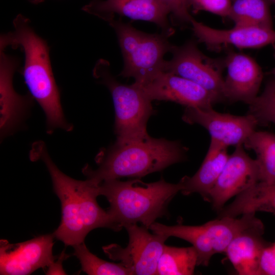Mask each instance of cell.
Masks as SVG:
<instances>
[{"mask_svg": "<svg viewBox=\"0 0 275 275\" xmlns=\"http://www.w3.org/2000/svg\"><path fill=\"white\" fill-rule=\"evenodd\" d=\"M34 154L45 163L61 202V222L53 233L54 237L66 245L74 246L84 242L94 229L107 228L118 231L107 211L97 202L99 184L88 179L77 180L63 173L42 144L34 147Z\"/></svg>", "mask_w": 275, "mask_h": 275, "instance_id": "obj_1", "label": "cell"}, {"mask_svg": "<svg viewBox=\"0 0 275 275\" xmlns=\"http://www.w3.org/2000/svg\"><path fill=\"white\" fill-rule=\"evenodd\" d=\"M13 25V31L1 35L0 47L19 48L24 53L21 72L31 96L45 114L47 132L51 133L57 128L71 130L72 126L67 122L63 112L47 43L36 34L30 20L22 14L16 16Z\"/></svg>", "mask_w": 275, "mask_h": 275, "instance_id": "obj_2", "label": "cell"}, {"mask_svg": "<svg viewBox=\"0 0 275 275\" xmlns=\"http://www.w3.org/2000/svg\"><path fill=\"white\" fill-rule=\"evenodd\" d=\"M187 150L178 141L150 136L141 141H116L97 156L96 170L87 164L82 171L98 184L124 177L140 178L185 160Z\"/></svg>", "mask_w": 275, "mask_h": 275, "instance_id": "obj_3", "label": "cell"}, {"mask_svg": "<svg viewBox=\"0 0 275 275\" xmlns=\"http://www.w3.org/2000/svg\"><path fill=\"white\" fill-rule=\"evenodd\" d=\"M182 188L180 181L171 183L163 178L151 183L138 178L125 181L117 179L102 182L99 193L108 201L107 211L119 231L137 223L149 229L156 219L167 215L169 204Z\"/></svg>", "mask_w": 275, "mask_h": 275, "instance_id": "obj_4", "label": "cell"}, {"mask_svg": "<svg viewBox=\"0 0 275 275\" xmlns=\"http://www.w3.org/2000/svg\"><path fill=\"white\" fill-rule=\"evenodd\" d=\"M255 213L244 214L239 218H217L199 226H167L154 222L149 229L154 234L189 242L197 252L198 265L207 266L211 257L216 254L225 253L237 235L251 229L264 227Z\"/></svg>", "mask_w": 275, "mask_h": 275, "instance_id": "obj_5", "label": "cell"}, {"mask_svg": "<svg viewBox=\"0 0 275 275\" xmlns=\"http://www.w3.org/2000/svg\"><path fill=\"white\" fill-rule=\"evenodd\" d=\"M107 22L116 33L124 60L120 76L132 77L133 83L139 85L163 71L164 56L173 46L168 41L169 35L148 34L121 19Z\"/></svg>", "mask_w": 275, "mask_h": 275, "instance_id": "obj_6", "label": "cell"}, {"mask_svg": "<svg viewBox=\"0 0 275 275\" xmlns=\"http://www.w3.org/2000/svg\"><path fill=\"white\" fill-rule=\"evenodd\" d=\"M94 76L109 91L115 111V131L117 142H126L145 140L150 135L147 123L154 109L150 101L133 83H120L113 76L109 64L100 59L93 70Z\"/></svg>", "mask_w": 275, "mask_h": 275, "instance_id": "obj_7", "label": "cell"}, {"mask_svg": "<svg viewBox=\"0 0 275 275\" xmlns=\"http://www.w3.org/2000/svg\"><path fill=\"white\" fill-rule=\"evenodd\" d=\"M172 58L165 61L163 71L189 79L213 94L219 101L225 100L223 59L208 58L193 41L180 46L173 45Z\"/></svg>", "mask_w": 275, "mask_h": 275, "instance_id": "obj_8", "label": "cell"}, {"mask_svg": "<svg viewBox=\"0 0 275 275\" xmlns=\"http://www.w3.org/2000/svg\"><path fill=\"white\" fill-rule=\"evenodd\" d=\"M124 228L128 234L127 245L123 248L118 244H108L102 247L104 253L110 259L120 261L133 275L157 274L158 262L168 238L152 234L148 228L137 224Z\"/></svg>", "mask_w": 275, "mask_h": 275, "instance_id": "obj_9", "label": "cell"}, {"mask_svg": "<svg viewBox=\"0 0 275 275\" xmlns=\"http://www.w3.org/2000/svg\"><path fill=\"white\" fill-rule=\"evenodd\" d=\"M134 84L151 101H172L186 107L202 109L212 108L219 102L216 96L200 85L167 71L159 72L142 85Z\"/></svg>", "mask_w": 275, "mask_h": 275, "instance_id": "obj_10", "label": "cell"}, {"mask_svg": "<svg viewBox=\"0 0 275 275\" xmlns=\"http://www.w3.org/2000/svg\"><path fill=\"white\" fill-rule=\"evenodd\" d=\"M53 234L39 236L17 243L0 241V274H30L48 267L57 258L52 255Z\"/></svg>", "mask_w": 275, "mask_h": 275, "instance_id": "obj_11", "label": "cell"}, {"mask_svg": "<svg viewBox=\"0 0 275 275\" xmlns=\"http://www.w3.org/2000/svg\"><path fill=\"white\" fill-rule=\"evenodd\" d=\"M259 181L257 159H252L247 154L243 145H237L210 190L208 201L211 202L213 208L219 211L230 199Z\"/></svg>", "mask_w": 275, "mask_h": 275, "instance_id": "obj_12", "label": "cell"}, {"mask_svg": "<svg viewBox=\"0 0 275 275\" xmlns=\"http://www.w3.org/2000/svg\"><path fill=\"white\" fill-rule=\"evenodd\" d=\"M182 119L187 123L201 125L209 132L211 140L227 147L243 145L259 125L249 113L235 116L216 112L212 108L186 107Z\"/></svg>", "mask_w": 275, "mask_h": 275, "instance_id": "obj_13", "label": "cell"}, {"mask_svg": "<svg viewBox=\"0 0 275 275\" xmlns=\"http://www.w3.org/2000/svg\"><path fill=\"white\" fill-rule=\"evenodd\" d=\"M82 10L106 22L117 14L154 23L169 36L173 32L168 20L169 12L160 0H92Z\"/></svg>", "mask_w": 275, "mask_h": 275, "instance_id": "obj_14", "label": "cell"}, {"mask_svg": "<svg viewBox=\"0 0 275 275\" xmlns=\"http://www.w3.org/2000/svg\"><path fill=\"white\" fill-rule=\"evenodd\" d=\"M223 60L227 69L225 100L249 104L258 96L263 78L261 67L250 56L234 51L229 52Z\"/></svg>", "mask_w": 275, "mask_h": 275, "instance_id": "obj_15", "label": "cell"}, {"mask_svg": "<svg viewBox=\"0 0 275 275\" xmlns=\"http://www.w3.org/2000/svg\"><path fill=\"white\" fill-rule=\"evenodd\" d=\"M190 24L198 41L211 49H219L224 45L239 48H258L275 42L273 29L235 25L231 29L220 30L210 28L194 18Z\"/></svg>", "mask_w": 275, "mask_h": 275, "instance_id": "obj_16", "label": "cell"}, {"mask_svg": "<svg viewBox=\"0 0 275 275\" xmlns=\"http://www.w3.org/2000/svg\"><path fill=\"white\" fill-rule=\"evenodd\" d=\"M19 64V59L0 48L1 134H10L17 127L30 105L32 96L15 92L12 80Z\"/></svg>", "mask_w": 275, "mask_h": 275, "instance_id": "obj_17", "label": "cell"}, {"mask_svg": "<svg viewBox=\"0 0 275 275\" xmlns=\"http://www.w3.org/2000/svg\"><path fill=\"white\" fill-rule=\"evenodd\" d=\"M228 147L211 140L206 156L198 171L191 177L185 176L180 180L181 193L184 195L200 194L208 201L210 190L222 173L229 155Z\"/></svg>", "mask_w": 275, "mask_h": 275, "instance_id": "obj_18", "label": "cell"}, {"mask_svg": "<svg viewBox=\"0 0 275 275\" xmlns=\"http://www.w3.org/2000/svg\"><path fill=\"white\" fill-rule=\"evenodd\" d=\"M264 227L246 231L235 237L225 253L240 275H257L259 261L265 243L262 238Z\"/></svg>", "mask_w": 275, "mask_h": 275, "instance_id": "obj_19", "label": "cell"}, {"mask_svg": "<svg viewBox=\"0 0 275 275\" xmlns=\"http://www.w3.org/2000/svg\"><path fill=\"white\" fill-rule=\"evenodd\" d=\"M265 211L275 215V182H259L236 196L219 212L218 217H236L239 215Z\"/></svg>", "mask_w": 275, "mask_h": 275, "instance_id": "obj_20", "label": "cell"}, {"mask_svg": "<svg viewBox=\"0 0 275 275\" xmlns=\"http://www.w3.org/2000/svg\"><path fill=\"white\" fill-rule=\"evenodd\" d=\"M257 156L260 181L266 184L275 182V134L255 130L243 144Z\"/></svg>", "mask_w": 275, "mask_h": 275, "instance_id": "obj_21", "label": "cell"}, {"mask_svg": "<svg viewBox=\"0 0 275 275\" xmlns=\"http://www.w3.org/2000/svg\"><path fill=\"white\" fill-rule=\"evenodd\" d=\"M271 0H233L228 17L235 25L273 29L270 11Z\"/></svg>", "mask_w": 275, "mask_h": 275, "instance_id": "obj_22", "label": "cell"}, {"mask_svg": "<svg viewBox=\"0 0 275 275\" xmlns=\"http://www.w3.org/2000/svg\"><path fill=\"white\" fill-rule=\"evenodd\" d=\"M198 265V254L191 246L177 248L164 245L159 258L157 274L191 275Z\"/></svg>", "mask_w": 275, "mask_h": 275, "instance_id": "obj_23", "label": "cell"}, {"mask_svg": "<svg viewBox=\"0 0 275 275\" xmlns=\"http://www.w3.org/2000/svg\"><path fill=\"white\" fill-rule=\"evenodd\" d=\"M73 255L79 260L82 270L89 275H132L130 270L121 263L103 260L92 254L84 241L73 246Z\"/></svg>", "mask_w": 275, "mask_h": 275, "instance_id": "obj_24", "label": "cell"}, {"mask_svg": "<svg viewBox=\"0 0 275 275\" xmlns=\"http://www.w3.org/2000/svg\"><path fill=\"white\" fill-rule=\"evenodd\" d=\"M249 105V114L256 118L259 125L275 124V86L272 80L266 84L261 94Z\"/></svg>", "mask_w": 275, "mask_h": 275, "instance_id": "obj_25", "label": "cell"}, {"mask_svg": "<svg viewBox=\"0 0 275 275\" xmlns=\"http://www.w3.org/2000/svg\"><path fill=\"white\" fill-rule=\"evenodd\" d=\"M190 9L195 13L205 11L223 17H228L232 0H185Z\"/></svg>", "mask_w": 275, "mask_h": 275, "instance_id": "obj_26", "label": "cell"}, {"mask_svg": "<svg viewBox=\"0 0 275 275\" xmlns=\"http://www.w3.org/2000/svg\"><path fill=\"white\" fill-rule=\"evenodd\" d=\"M173 18L181 23H189L193 17L185 0H160Z\"/></svg>", "mask_w": 275, "mask_h": 275, "instance_id": "obj_27", "label": "cell"}, {"mask_svg": "<svg viewBox=\"0 0 275 275\" xmlns=\"http://www.w3.org/2000/svg\"><path fill=\"white\" fill-rule=\"evenodd\" d=\"M257 275H275V244L263 249L259 259Z\"/></svg>", "mask_w": 275, "mask_h": 275, "instance_id": "obj_28", "label": "cell"}, {"mask_svg": "<svg viewBox=\"0 0 275 275\" xmlns=\"http://www.w3.org/2000/svg\"><path fill=\"white\" fill-rule=\"evenodd\" d=\"M68 255L64 252H63L58 257V260L54 261L50 264L48 267L46 271L47 274H66L62 266V262L68 257Z\"/></svg>", "mask_w": 275, "mask_h": 275, "instance_id": "obj_29", "label": "cell"}, {"mask_svg": "<svg viewBox=\"0 0 275 275\" xmlns=\"http://www.w3.org/2000/svg\"><path fill=\"white\" fill-rule=\"evenodd\" d=\"M30 3L34 5H38L43 3L45 0H27Z\"/></svg>", "mask_w": 275, "mask_h": 275, "instance_id": "obj_30", "label": "cell"}, {"mask_svg": "<svg viewBox=\"0 0 275 275\" xmlns=\"http://www.w3.org/2000/svg\"><path fill=\"white\" fill-rule=\"evenodd\" d=\"M275 48V42L273 44ZM270 73L272 74L275 78V67H274L270 72Z\"/></svg>", "mask_w": 275, "mask_h": 275, "instance_id": "obj_31", "label": "cell"}, {"mask_svg": "<svg viewBox=\"0 0 275 275\" xmlns=\"http://www.w3.org/2000/svg\"><path fill=\"white\" fill-rule=\"evenodd\" d=\"M272 81H273V84H274V86H275V79H273V80H272Z\"/></svg>", "mask_w": 275, "mask_h": 275, "instance_id": "obj_32", "label": "cell"}, {"mask_svg": "<svg viewBox=\"0 0 275 275\" xmlns=\"http://www.w3.org/2000/svg\"><path fill=\"white\" fill-rule=\"evenodd\" d=\"M271 2L272 1V2L275 3V0H271Z\"/></svg>", "mask_w": 275, "mask_h": 275, "instance_id": "obj_33", "label": "cell"}, {"mask_svg": "<svg viewBox=\"0 0 275 275\" xmlns=\"http://www.w3.org/2000/svg\"><path fill=\"white\" fill-rule=\"evenodd\" d=\"M274 244H275V242H274Z\"/></svg>", "mask_w": 275, "mask_h": 275, "instance_id": "obj_34", "label": "cell"}, {"mask_svg": "<svg viewBox=\"0 0 275 275\" xmlns=\"http://www.w3.org/2000/svg\"><path fill=\"white\" fill-rule=\"evenodd\" d=\"M232 1H233V0H232Z\"/></svg>", "mask_w": 275, "mask_h": 275, "instance_id": "obj_35", "label": "cell"}]
</instances>
